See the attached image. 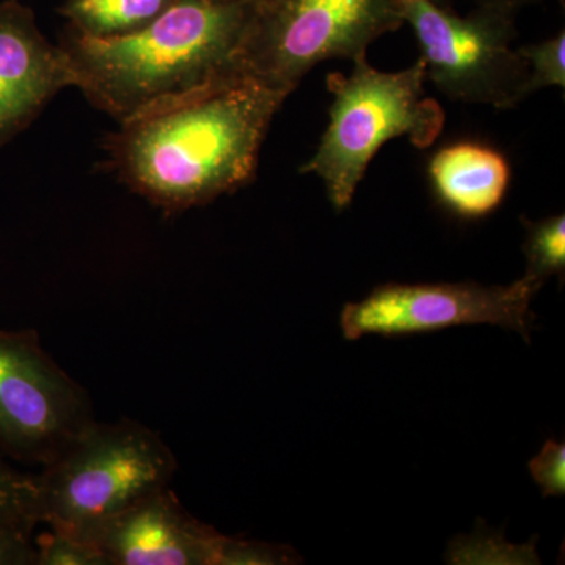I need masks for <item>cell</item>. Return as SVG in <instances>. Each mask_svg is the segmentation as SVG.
I'll return each mask as SVG.
<instances>
[{
  "label": "cell",
  "instance_id": "cell-1",
  "mask_svg": "<svg viewBox=\"0 0 565 565\" xmlns=\"http://www.w3.org/2000/svg\"><path fill=\"white\" fill-rule=\"evenodd\" d=\"M288 93L241 77L121 122L111 163L129 189L166 212L214 202L255 178Z\"/></svg>",
  "mask_w": 565,
  "mask_h": 565
},
{
  "label": "cell",
  "instance_id": "cell-2",
  "mask_svg": "<svg viewBox=\"0 0 565 565\" xmlns=\"http://www.w3.org/2000/svg\"><path fill=\"white\" fill-rule=\"evenodd\" d=\"M253 6L177 0L128 35L93 39L66 28L61 46L88 102L118 122L244 77L239 55Z\"/></svg>",
  "mask_w": 565,
  "mask_h": 565
},
{
  "label": "cell",
  "instance_id": "cell-3",
  "mask_svg": "<svg viewBox=\"0 0 565 565\" xmlns=\"http://www.w3.org/2000/svg\"><path fill=\"white\" fill-rule=\"evenodd\" d=\"M352 62L349 76H327L333 96L329 126L313 158L300 169L321 178L338 211L351 204L367 167L386 141L408 137L415 147L427 148L445 126L444 109L424 90L422 57L396 73L375 70L366 55Z\"/></svg>",
  "mask_w": 565,
  "mask_h": 565
},
{
  "label": "cell",
  "instance_id": "cell-4",
  "mask_svg": "<svg viewBox=\"0 0 565 565\" xmlns=\"http://www.w3.org/2000/svg\"><path fill=\"white\" fill-rule=\"evenodd\" d=\"M178 460L134 419L93 422L36 475L41 523L84 541L93 527L170 487Z\"/></svg>",
  "mask_w": 565,
  "mask_h": 565
},
{
  "label": "cell",
  "instance_id": "cell-5",
  "mask_svg": "<svg viewBox=\"0 0 565 565\" xmlns=\"http://www.w3.org/2000/svg\"><path fill=\"white\" fill-rule=\"evenodd\" d=\"M403 24L397 0H263L253 7L239 71L291 95L319 62L362 57Z\"/></svg>",
  "mask_w": 565,
  "mask_h": 565
},
{
  "label": "cell",
  "instance_id": "cell-6",
  "mask_svg": "<svg viewBox=\"0 0 565 565\" xmlns=\"http://www.w3.org/2000/svg\"><path fill=\"white\" fill-rule=\"evenodd\" d=\"M414 29L426 81L452 102L511 109L530 96V68L515 40L516 11L479 2L460 17L437 0H397Z\"/></svg>",
  "mask_w": 565,
  "mask_h": 565
},
{
  "label": "cell",
  "instance_id": "cell-7",
  "mask_svg": "<svg viewBox=\"0 0 565 565\" xmlns=\"http://www.w3.org/2000/svg\"><path fill=\"white\" fill-rule=\"evenodd\" d=\"M95 419L90 394L35 330H0V455L44 467Z\"/></svg>",
  "mask_w": 565,
  "mask_h": 565
},
{
  "label": "cell",
  "instance_id": "cell-8",
  "mask_svg": "<svg viewBox=\"0 0 565 565\" xmlns=\"http://www.w3.org/2000/svg\"><path fill=\"white\" fill-rule=\"evenodd\" d=\"M544 282L525 274L509 286L478 282L440 285H384L362 302L348 303L341 311L345 340L364 334L403 337L429 333L456 326L490 323L515 330L530 341L535 316L531 311L535 294Z\"/></svg>",
  "mask_w": 565,
  "mask_h": 565
},
{
  "label": "cell",
  "instance_id": "cell-9",
  "mask_svg": "<svg viewBox=\"0 0 565 565\" xmlns=\"http://www.w3.org/2000/svg\"><path fill=\"white\" fill-rule=\"evenodd\" d=\"M223 537L166 487L93 527L84 542L107 565H218Z\"/></svg>",
  "mask_w": 565,
  "mask_h": 565
},
{
  "label": "cell",
  "instance_id": "cell-10",
  "mask_svg": "<svg viewBox=\"0 0 565 565\" xmlns=\"http://www.w3.org/2000/svg\"><path fill=\"white\" fill-rule=\"evenodd\" d=\"M68 54L40 31L22 0H0V148L32 125L63 88L76 87Z\"/></svg>",
  "mask_w": 565,
  "mask_h": 565
},
{
  "label": "cell",
  "instance_id": "cell-11",
  "mask_svg": "<svg viewBox=\"0 0 565 565\" xmlns=\"http://www.w3.org/2000/svg\"><path fill=\"white\" fill-rule=\"evenodd\" d=\"M435 193L457 215L479 218L503 202L511 167L501 152L479 143H455L429 163Z\"/></svg>",
  "mask_w": 565,
  "mask_h": 565
},
{
  "label": "cell",
  "instance_id": "cell-12",
  "mask_svg": "<svg viewBox=\"0 0 565 565\" xmlns=\"http://www.w3.org/2000/svg\"><path fill=\"white\" fill-rule=\"evenodd\" d=\"M177 0H65L61 14L71 31L93 39L128 35L147 28Z\"/></svg>",
  "mask_w": 565,
  "mask_h": 565
},
{
  "label": "cell",
  "instance_id": "cell-13",
  "mask_svg": "<svg viewBox=\"0 0 565 565\" xmlns=\"http://www.w3.org/2000/svg\"><path fill=\"white\" fill-rule=\"evenodd\" d=\"M527 239L525 255L526 275L545 282L552 275L564 274L565 269V218L553 215L537 223H526Z\"/></svg>",
  "mask_w": 565,
  "mask_h": 565
},
{
  "label": "cell",
  "instance_id": "cell-14",
  "mask_svg": "<svg viewBox=\"0 0 565 565\" xmlns=\"http://www.w3.org/2000/svg\"><path fill=\"white\" fill-rule=\"evenodd\" d=\"M0 523L35 527L41 523L36 475L22 473L0 460Z\"/></svg>",
  "mask_w": 565,
  "mask_h": 565
},
{
  "label": "cell",
  "instance_id": "cell-15",
  "mask_svg": "<svg viewBox=\"0 0 565 565\" xmlns=\"http://www.w3.org/2000/svg\"><path fill=\"white\" fill-rule=\"evenodd\" d=\"M530 68V95L546 87H565V32L537 44L519 47Z\"/></svg>",
  "mask_w": 565,
  "mask_h": 565
},
{
  "label": "cell",
  "instance_id": "cell-16",
  "mask_svg": "<svg viewBox=\"0 0 565 565\" xmlns=\"http://www.w3.org/2000/svg\"><path fill=\"white\" fill-rule=\"evenodd\" d=\"M36 565H107L95 546L51 527V533L36 545Z\"/></svg>",
  "mask_w": 565,
  "mask_h": 565
},
{
  "label": "cell",
  "instance_id": "cell-17",
  "mask_svg": "<svg viewBox=\"0 0 565 565\" xmlns=\"http://www.w3.org/2000/svg\"><path fill=\"white\" fill-rule=\"evenodd\" d=\"M296 553L288 546L266 544V542L245 541V539L228 537L222 542L218 565H269L292 564Z\"/></svg>",
  "mask_w": 565,
  "mask_h": 565
},
{
  "label": "cell",
  "instance_id": "cell-18",
  "mask_svg": "<svg viewBox=\"0 0 565 565\" xmlns=\"http://www.w3.org/2000/svg\"><path fill=\"white\" fill-rule=\"evenodd\" d=\"M531 476L544 497H561L565 492V445L548 440L530 462Z\"/></svg>",
  "mask_w": 565,
  "mask_h": 565
},
{
  "label": "cell",
  "instance_id": "cell-19",
  "mask_svg": "<svg viewBox=\"0 0 565 565\" xmlns=\"http://www.w3.org/2000/svg\"><path fill=\"white\" fill-rule=\"evenodd\" d=\"M35 527L20 523H0V565H36L39 552L33 544Z\"/></svg>",
  "mask_w": 565,
  "mask_h": 565
},
{
  "label": "cell",
  "instance_id": "cell-20",
  "mask_svg": "<svg viewBox=\"0 0 565 565\" xmlns=\"http://www.w3.org/2000/svg\"><path fill=\"white\" fill-rule=\"evenodd\" d=\"M479 2L493 3V6L503 7V9L519 11L523 6L541 2V0H479Z\"/></svg>",
  "mask_w": 565,
  "mask_h": 565
},
{
  "label": "cell",
  "instance_id": "cell-21",
  "mask_svg": "<svg viewBox=\"0 0 565 565\" xmlns=\"http://www.w3.org/2000/svg\"><path fill=\"white\" fill-rule=\"evenodd\" d=\"M212 2H221V3H241V6H258L263 0H212Z\"/></svg>",
  "mask_w": 565,
  "mask_h": 565
}]
</instances>
